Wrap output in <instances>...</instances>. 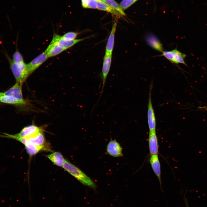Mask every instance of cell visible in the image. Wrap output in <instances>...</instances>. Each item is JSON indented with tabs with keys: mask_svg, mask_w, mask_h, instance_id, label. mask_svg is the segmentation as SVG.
<instances>
[{
	"mask_svg": "<svg viewBox=\"0 0 207 207\" xmlns=\"http://www.w3.org/2000/svg\"><path fill=\"white\" fill-rule=\"evenodd\" d=\"M63 168L82 184L93 189L96 187L93 181L79 168L65 160Z\"/></svg>",
	"mask_w": 207,
	"mask_h": 207,
	"instance_id": "obj_1",
	"label": "cell"
},
{
	"mask_svg": "<svg viewBox=\"0 0 207 207\" xmlns=\"http://www.w3.org/2000/svg\"><path fill=\"white\" fill-rule=\"evenodd\" d=\"M6 57L9 63L10 67L15 79L16 83L21 85L30 75L27 64L25 62L20 63L14 62L12 59L6 54Z\"/></svg>",
	"mask_w": 207,
	"mask_h": 207,
	"instance_id": "obj_2",
	"label": "cell"
},
{
	"mask_svg": "<svg viewBox=\"0 0 207 207\" xmlns=\"http://www.w3.org/2000/svg\"><path fill=\"white\" fill-rule=\"evenodd\" d=\"M9 137L18 141L23 144L25 145L26 152L30 156L35 155L40 151L43 150L42 148L32 143L27 138L17 136L15 134H9Z\"/></svg>",
	"mask_w": 207,
	"mask_h": 207,
	"instance_id": "obj_3",
	"label": "cell"
},
{
	"mask_svg": "<svg viewBox=\"0 0 207 207\" xmlns=\"http://www.w3.org/2000/svg\"><path fill=\"white\" fill-rule=\"evenodd\" d=\"M112 60V54H105L103 58L102 71V88L100 95L97 103L98 102L103 91L106 79L110 70Z\"/></svg>",
	"mask_w": 207,
	"mask_h": 207,
	"instance_id": "obj_4",
	"label": "cell"
},
{
	"mask_svg": "<svg viewBox=\"0 0 207 207\" xmlns=\"http://www.w3.org/2000/svg\"><path fill=\"white\" fill-rule=\"evenodd\" d=\"M44 131V129L42 127L31 124L25 127L20 133L15 135L17 136L28 138L34 137Z\"/></svg>",
	"mask_w": 207,
	"mask_h": 207,
	"instance_id": "obj_5",
	"label": "cell"
},
{
	"mask_svg": "<svg viewBox=\"0 0 207 207\" xmlns=\"http://www.w3.org/2000/svg\"><path fill=\"white\" fill-rule=\"evenodd\" d=\"M152 86H150L147 108V122L150 130H155L156 128V119L151 99Z\"/></svg>",
	"mask_w": 207,
	"mask_h": 207,
	"instance_id": "obj_6",
	"label": "cell"
},
{
	"mask_svg": "<svg viewBox=\"0 0 207 207\" xmlns=\"http://www.w3.org/2000/svg\"><path fill=\"white\" fill-rule=\"evenodd\" d=\"M91 37L90 36L82 39L67 40L62 38L61 36L55 33L54 34L52 40L57 42L65 50L77 43Z\"/></svg>",
	"mask_w": 207,
	"mask_h": 207,
	"instance_id": "obj_7",
	"label": "cell"
},
{
	"mask_svg": "<svg viewBox=\"0 0 207 207\" xmlns=\"http://www.w3.org/2000/svg\"><path fill=\"white\" fill-rule=\"evenodd\" d=\"M122 148L116 141L111 139L106 147V152L110 156L115 157L123 156Z\"/></svg>",
	"mask_w": 207,
	"mask_h": 207,
	"instance_id": "obj_8",
	"label": "cell"
},
{
	"mask_svg": "<svg viewBox=\"0 0 207 207\" xmlns=\"http://www.w3.org/2000/svg\"><path fill=\"white\" fill-rule=\"evenodd\" d=\"M43 132L40 133L32 137L27 138L32 143L42 148L43 150L51 151L50 147L46 141Z\"/></svg>",
	"mask_w": 207,
	"mask_h": 207,
	"instance_id": "obj_9",
	"label": "cell"
},
{
	"mask_svg": "<svg viewBox=\"0 0 207 207\" xmlns=\"http://www.w3.org/2000/svg\"><path fill=\"white\" fill-rule=\"evenodd\" d=\"M48 58L47 53L45 51L34 58L29 63L27 64V66L30 74L41 66Z\"/></svg>",
	"mask_w": 207,
	"mask_h": 207,
	"instance_id": "obj_10",
	"label": "cell"
},
{
	"mask_svg": "<svg viewBox=\"0 0 207 207\" xmlns=\"http://www.w3.org/2000/svg\"><path fill=\"white\" fill-rule=\"evenodd\" d=\"M22 86L20 84L16 83L11 88L3 93V95L12 96L22 102H26L23 97Z\"/></svg>",
	"mask_w": 207,
	"mask_h": 207,
	"instance_id": "obj_11",
	"label": "cell"
},
{
	"mask_svg": "<svg viewBox=\"0 0 207 207\" xmlns=\"http://www.w3.org/2000/svg\"><path fill=\"white\" fill-rule=\"evenodd\" d=\"M148 143L150 155L158 154V145L155 130H150Z\"/></svg>",
	"mask_w": 207,
	"mask_h": 207,
	"instance_id": "obj_12",
	"label": "cell"
},
{
	"mask_svg": "<svg viewBox=\"0 0 207 207\" xmlns=\"http://www.w3.org/2000/svg\"><path fill=\"white\" fill-rule=\"evenodd\" d=\"M65 50L57 42L51 40L45 51L49 58L56 56Z\"/></svg>",
	"mask_w": 207,
	"mask_h": 207,
	"instance_id": "obj_13",
	"label": "cell"
},
{
	"mask_svg": "<svg viewBox=\"0 0 207 207\" xmlns=\"http://www.w3.org/2000/svg\"><path fill=\"white\" fill-rule=\"evenodd\" d=\"M145 40L147 44L155 50L162 53L164 51L161 42L155 35L152 34L147 35L145 37Z\"/></svg>",
	"mask_w": 207,
	"mask_h": 207,
	"instance_id": "obj_14",
	"label": "cell"
},
{
	"mask_svg": "<svg viewBox=\"0 0 207 207\" xmlns=\"http://www.w3.org/2000/svg\"><path fill=\"white\" fill-rule=\"evenodd\" d=\"M150 162L152 168L158 177L161 186L160 165L158 154L151 155L150 159Z\"/></svg>",
	"mask_w": 207,
	"mask_h": 207,
	"instance_id": "obj_15",
	"label": "cell"
},
{
	"mask_svg": "<svg viewBox=\"0 0 207 207\" xmlns=\"http://www.w3.org/2000/svg\"><path fill=\"white\" fill-rule=\"evenodd\" d=\"M116 26V23H114L112 26L106 45L105 53L106 54H112L114 47L115 34Z\"/></svg>",
	"mask_w": 207,
	"mask_h": 207,
	"instance_id": "obj_16",
	"label": "cell"
},
{
	"mask_svg": "<svg viewBox=\"0 0 207 207\" xmlns=\"http://www.w3.org/2000/svg\"><path fill=\"white\" fill-rule=\"evenodd\" d=\"M96 1L97 4V9L109 12L119 17L122 16L116 9L107 4L101 1Z\"/></svg>",
	"mask_w": 207,
	"mask_h": 207,
	"instance_id": "obj_17",
	"label": "cell"
},
{
	"mask_svg": "<svg viewBox=\"0 0 207 207\" xmlns=\"http://www.w3.org/2000/svg\"><path fill=\"white\" fill-rule=\"evenodd\" d=\"M47 157L55 164L60 167L62 166L65 161L63 156L59 152L53 153Z\"/></svg>",
	"mask_w": 207,
	"mask_h": 207,
	"instance_id": "obj_18",
	"label": "cell"
},
{
	"mask_svg": "<svg viewBox=\"0 0 207 207\" xmlns=\"http://www.w3.org/2000/svg\"><path fill=\"white\" fill-rule=\"evenodd\" d=\"M0 101L18 106H25L26 102H22L12 96L3 95L0 97Z\"/></svg>",
	"mask_w": 207,
	"mask_h": 207,
	"instance_id": "obj_19",
	"label": "cell"
},
{
	"mask_svg": "<svg viewBox=\"0 0 207 207\" xmlns=\"http://www.w3.org/2000/svg\"><path fill=\"white\" fill-rule=\"evenodd\" d=\"M172 51L174 56V63L176 64L180 63L187 66L184 61V59L186 57V55L181 53L177 49L172 50Z\"/></svg>",
	"mask_w": 207,
	"mask_h": 207,
	"instance_id": "obj_20",
	"label": "cell"
},
{
	"mask_svg": "<svg viewBox=\"0 0 207 207\" xmlns=\"http://www.w3.org/2000/svg\"><path fill=\"white\" fill-rule=\"evenodd\" d=\"M82 5L85 8L95 9L97 7V2L96 0H81Z\"/></svg>",
	"mask_w": 207,
	"mask_h": 207,
	"instance_id": "obj_21",
	"label": "cell"
},
{
	"mask_svg": "<svg viewBox=\"0 0 207 207\" xmlns=\"http://www.w3.org/2000/svg\"><path fill=\"white\" fill-rule=\"evenodd\" d=\"M102 1L107 4L116 9L122 16L125 15V14L121 9L120 5L114 0H102Z\"/></svg>",
	"mask_w": 207,
	"mask_h": 207,
	"instance_id": "obj_22",
	"label": "cell"
},
{
	"mask_svg": "<svg viewBox=\"0 0 207 207\" xmlns=\"http://www.w3.org/2000/svg\"><path fill=\"white\" fill-rule=\"evenodd\" d=\"M12 59L14 62L16 63H20L24 62L22 55L17 50H16L13 54Z\"/></svg>",
	"mask_w": 207,
	"mask_h": 207,
	"instance_id": "obj_23",
	"label": "cell"
},
{
	"mask_svg": "<svg viewBox=\"0 0 207 207\" xmlns=\"http://www.w3.org/2000/svg\"><path fill=\"white\" fill-rule=\"evenodd\" d=\"M138 0H122L119 5L121 9L123 11L127 9Z\"/></svg>",
	"mask_w": 207,
	"mask_h": 207,
	"instance_id": "obj_24",
	"label": "cell"
},
{
	"mask_svg": "<svg viewBox=\"0 0 207 207\" xmlns=\"http://www.w3.org/2000/svg\"><path fill=\"white\" fill-rule=\"evenodd\" d=\"M80 32H69L61 36L62 37L67 40H72L75 39Z\"/></svg>",
	"mask_w": 207,
	"mask_h": 207,
	"instance_id": "obj_25",
	"label": "cell"
},
{
	"mask_svg": "<svg viewBox=\"0 0 207 207\" xmlns=\"http://www.w3.org/2000/svg\"><path fill=\"white\" fill-rule=\"evenodd\" d=\"M162 53L160 56H164L171 62L174 63V56L172 51H163Z\"/></svg>",
	"mask_w": 207,
	"mask_h": 207,
	"instance_id": "obj_26",
	"label": "cell"
},
{
	"mask_svg": "<svg viewBox=\"0 0 207 207\" xmlns=\"http://www.w3.org/2000/svg\"><path fill=\"white\" fill-rule=\"evenodd\" d=\"M3 94V93L0 92V97Z\"/></svg>",
	"mask_w": 207,
	"mask_h": 207,
	"instance_id": "obj_27",
	"label": "cell"
},
{
	"mask_svg": "<svg viewBox=\"0 0 207 207\" xmlns=\"http://www.w3.org/2000/svg\"><path fill=\"white\" fill-rule=\"evenodd\" d=\"M96 0L99 1H102V0Z\"/></svg>",
	"mask_w": 207,
	"mask_h": 207,
	"instance_id": "obj_28",
	"label": "cell"
}]
</instances>
